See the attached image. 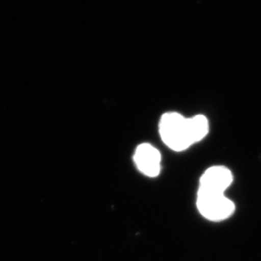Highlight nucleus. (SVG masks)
Returning <instances> with one entry per match:
<instances>
[{
    "label": "nucleus",
    "mask_w": 261,
    "mask_h": 261,
    "mask_svg": "<svg viewBox=\"0 0 261 261\" xmlns=\"http://www.w3.org/2000/svg\"><path fill=\"white\" fill-rule=\"evenodd\" d=\"M160 135L170 149L183 151L192 145L187 118L176 112H168L161 118Z\"/></svg>",
    "instance_id": "1"
},
{
    "label": "nucleus",
    "mask_w": 261,
    "mask_h": 261,
    "mask_svg": "<svg viewBox=\"0 0 261 261\" xmlns=\"http://www.w3.org/2000/svg\"><path fill=\"white\" fill-rule=\"evenodd\" d=\"M196 205L204 218L213 222H221L229 218L235 210L234 203L224 194L210 193L198 190Z\"/></svg>",
    "instance_id": "2"
},
{
    "label": "nucleus",
    "mask_w": 261,
    "mask_h": 261,
    "mask_svg": "<svg viewBox=\"0 0 261 261\" xmlns=\"http://www.w3.org/2000/svg\"><path fill=\"white\" fill-rule=\"evenodd\" d=\"M161 154L148 143H142L135 152L134 161L141 173L148 177H156L161 171Z\"/></svg>",
    "instance_id": "3"
},
{
    "label": "nucleus",
    "mask_w": 261,
    "mask_h": 261,
    "mask_svg": "<svg viewBox=\"0 0 261 261\" xmlns=\"http://www.w3.org/2000/svg\"><path fill=\"white\" fill-rule=\"evenodd\" d=\"M233 175L228 168L222 166H217L208 168L200 178L199 190L224 194L225 190L231 185Z\"/></svg>",
    "instance_id": "4"
},
{
    "label": "nucleus",
    "mask_w": 261,
    "mask_h": 261,
    "mask_svg": "<svg viewBox=\"0 0 261 261\" xmlns=\"http://www.w3.org/2000/svg\"><path fill=\"white\" fill-rule=\"evenodd\" d=\"M187 124L192 144L198 142L205 138L209 130V124L205 116L196 115L192 118H187Z\"/></svg>",
    "instance_id": "5"
}]
</instances>
